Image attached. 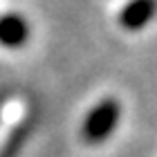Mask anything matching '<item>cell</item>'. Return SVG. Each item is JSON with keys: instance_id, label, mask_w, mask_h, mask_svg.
Listing matches in <instances>:
<instances>
[{"instance_id": "cell-3", "label": "cell", "mask_w": 157, "mask_h": 157, "mask_svg": "<svg viewBox=\"0 0 157 157\" xmlns=\"http://www.w3.org/2000/svg\"><path fill=\"white\" fill-rule=\"evenodd\" d=\"M34 128H36V115H27L20 119V124L9 132V137L2 146H0V157H18L27 146Z\"/></svg>"}, {"instance_id": "cell-5", "label": "cell", "mask_w": 157, "mask_h": 157, "mask_svg": "<svg viewBox=\"0 0 157 157\" xmlns=\"http://www.w3.org/2000/svg\"><path fill=\"white\" fill-rule=\"evenodd\" d=\"M5 103H7V92H0V117H2V110H5Z\"/></svg>"}, {"instance_id": "cell-1", "label": "cell", "mask_w": 157, "mask_h": 157, "mask_svg": "<svg viewBox=\"0 0 157 157\" xmlns=\"http://www.w3.org/2000/svg\"><path fill=\"white\" fill-rule=\"evenodd\" d=\"M119 117H121V105L117 99H103L99 101L94 108L88 112L83 126H81V135L88 144H103L119 126Z\"/></svg>"}, {"instance_id": "cell-4", "label": "cell", "mask_w": 157, "mask_h": 157, "mask_svg": "<svg viewBox=\"0 0 157 157\" xmlns=\"http://www.w3.org/2000/svg\"><path fill=\"white\" fill-rule=\"evenodd\" d=\"M153 13H155V0H135L121 13V25L130 32L141 29L153 18Z\"/></svg>"}, {"instance_id": "cell-2", "label": "cell", "mask_w": 157, "mask_h": 157, "mask_svg": "<svg viewBox=\"0 0 157 157\" xmlns=\"http://www.w3.org/2000/svg\"><path fill=\"white\" fill-rule=\"evenodd\" d=\"M29 40V23L18 13H5L0 18V45L18 49Z\"/></svg>"}]
</instances>
